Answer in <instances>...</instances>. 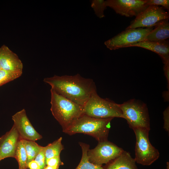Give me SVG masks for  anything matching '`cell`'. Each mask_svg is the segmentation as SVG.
Segmentation results:
<instances>
[{
	"mask_svg": "<svg viewBox=\"0 0 169 169\" xmlns=\"http://www.w3.org/2000/svg\"><path fill=\"white\" fill-rule=\"evenodd\" d=\"M44 81L58 94L83 106L97 92L93 80L83 77L78 74L72 76L54 75L44 78Z\"/></svg>",
	"mask_w": 169,
	"mask_h": 169,
	"instance_id": "obj_1",
	"label": "cell"
},
{
	"mask_svg": "<svg viewBox=\"0 0 169 169\" xmlns=\"http://www.w3.org/2000/svg\"><path fill=\"white\" fill-rule=\"evenodd\" d=\"M50 93V110L64 132L84 114V106L58 94L52 89Z\"/></svg>",
	"mask_w": 169,
	"mask_h": 169,
	"instance_id": "obj_2",
	"label": "cell"
},
{
	"mask_svg": "<svg viewBox=\"0 0 169 169\" xmlns=\"http://www.w3.org/2000/svg\"><path fill=\"white\" fill-rule=\"evenodd\" d=\"M113 119L96 118L84 114L64 132L69 135L80 133L86 134L92 136L98 142L107 141Z\"/></svg>",
	"mask_w": 169,
	"mask_h": 169,
	"instance_id": "obj_3",
	"label": "cell"
},
{
	"mask_svg": "<svg viewBox=\"0 0 169 169\" xmlns=\"http://www.w3.org/2000/svg\"><path fill=\"white\" fill-rule=\"evenodd\" d=\"M84 114L98 119L124 118L120 104L94 93L84 105Z\"/></svg>",
	"mask_w": 169,
	"mask_h": 169,
	"instance_id": "obj_4",
	"label": "cell"
},
{
	"mask_svg": "<svg viewBox=\"0 0 169 169\" xmlns=\"http://www.w3.org/2000/svg\"><path fill=\"white\" fill-rule=\"evenodd\" d=\"M124 117L133 130L143 128L150 131V119L148 108L144 102L135 99L120 104Z\"/></svg>",
	"mask_w": 169,
	"mask_h": 169,
	"instance_id": "obj_5",
	"label": "cell"
},
{
	"mask_svg": "<svg viewBox=\"0 0 169 169\" xmlns=\"http://www.w3.org/2000/svg\"><path fill=\"white\" fill-rule=\"evenodd\" d=\"M133 130L136 139L134 158L136 162L143 166L151 165L158 159L160 154L150 141V131L143 128Z\"/></svg>",
	"mask_w": 169,
	"mask_h": 169,
	"instance_id": "obj_6",
	"label": "cell"
},
{
	"mask_svg": "<svg viewBox=\"0 0 169 169\" xmlns=\"http://www.w3.org/2000/svg\"><path fill=\"white\" fill-rule=\"evenodd\" d=\"M153 29L152 27L125 29L105 41L104 44L111 50L129 47L132 44L144 41Z\"/></svg>",
	"mask_w": 169,
	"mask_h": 169,
	"instance_id": "obj_7",
	"label": "cell"
},
{
	"mask_svg": "<svg viewBox=\"0 0 169 169\" xmlns=\"http://www.w3.org/2000/svg\"><path fill=\"white\" fill-rule=\"evenodd\" d=\"M124 150L108 140L98 142L94 149L87 152L89 161L97 165L102 166L119 156Z\"/></svg>",
	"mask_w": 169,
	"mask_h": 169,
	"instance_id": "obj_8",
	"label": "cell"
},
{
	"mask_svg": "<svg viewBox=\"0 0 169 169\" xmlns=\"http://www.w3.org/2000/svg\"><path fill=\"white\" fill-rule=\"evenodd\" d=\"M169 14L163 8L157 6L150 5L140 13L126 29L138 28H151L159 22L168 19Z\"/></svg>",
	"mask_w": 169,
	"mask_h": 169,
	"instance_id": "obj_9",
	"label": "cell"
},
{
	"mask_svg": "<svg viewBox=\"0 0 169 169\" xmlns=\"http://www.w3.org/2000/svg\"><path fill=\"white\" fill-rule=\"evenodd\" d=\"M147 0H107L106 6L113 9L116 13L126 17H136L148 6Z\"/></svg>",
	"mask_w": 169,
	"mask_h": 169,
	"instance_id": "obj_10",
	"label": "cell"
},
{
	"mask_svg": "<svg viewBox=\"0 0 169 169\" xmlns=\"http://www.w3.org/2000/svg\"><path fill=\"white\" fill-rule=\"evenodd\" d=\"M12 120L21 139L36 141L42 138L33 126L24 109L13 115Z\"/></svg>",
	"mask_w": 169,
	"mask_h": 169,
	"instance_id": "obj_11",
	"label": "cell"
},
{
	"mask_svg": "<svg viewBox=\"0 0 169 169\" xmlns=\"http://www.w3.org/2000/svg\"><path fill=\"white\" fill-rule=\"evenodd\" d=\"M21 139L14 125L0 137V161L8 157L15 158L18 144Z\"/></svg>",
	"mask_w": 169,
	"mask_h": 169,
	"instance_id": "obj_12",
	"label": "cell"
},
{
	"mask_svg": "<svg viewBox=\"0 0 169 169\" xmlns=\"http://www.w3.org/2000/svg\"><path fill=\"white\" fill-rule=\"evenodd\" d=\"M0 65L4 70L22 74V61L17 54L5 45L0 48Z\"/></svg>",
	"mask_w": 169,
	"mask_h": 169,
	"instance_id": "obj_13",
	"label": "cell"
},
{
	"mask_svg": "<svg viewBox=\"0 0 169 169\" xmlns=\"http://www.w3.org/2000/svg\"><path fill=\"white\" fill-rule=\"evenodd\" d=\"M149 50L157 54L162 59L164 64L169 63V43L167 40L161 41H144L130 45Z\"/></svg>",
	"mask_w": 169,
	"mask_h": 169,
	"instance_id": "obj_14",
	"label": "cell"
},
{
	"mask_svg": "<svg viewBox=\"0 0 169 169\" xmlns=\"http://www.w3.org/2000/svg\"><path fill=\"white\" fill-rule=\"evenodd\" d=\"M136 163L130 153L124 150L103 167L104 169H138Z\"/></svg>",
	"mask_w": 169,
	"mask_h": 169,
	"instance_id": "obj_15",
	"label": "cell"
},
{
	"mask_svg": "<svg viewBox=\"0 0 169 169\" xmlns=\"http://www.w3.org/2000/svg\"><path fill=\"white\" fill-rule=\"evenodd\" d=\"M169 37L168 19L159 22L155 28L148 34L144 41H161L166 40Z\"/></svg>",
	"mask_w": 169,
	"mask_h": 169,
	"instance_id": "obj_16",
	"label": "cell"
},
{
	"mask_svg": "<svg viewBox=\"0 0 169 169\" xmlns=\"http://www.w3.org/2000/svg\"><path fill=\"white\" fill-rule=\"evenodd\" d=\"M82 151L81 160L75 169H104L103 166L95 165L90 162L88 159L87 152L90 145L87 144L79 142Z\"/></svg>",
	"mask_w": 169,
	"mask_h": 169,
	"instance_id": "obj_17",
	"label": "cell"
},
{
	"mask_svg": "<svg viewBox=\"0 0 169 169\" xmlns=\"http://www.w3.org/2000/svg\"><path fill=\"white\" fill-rule=\"evenodd\" d=\"M62 137L50 143L46 146L45 152V161L50 158L60 156L61 151L64 149L62 144Z\"/></svg>",
	"mask_w": 169,
	"mask_h": 169,
	"instance_id": "obj_18",
	"label": "cell"
},
{
	"mask_svg": "<svg viewBox=\"0 0 169 169\" xmlns=\"http://www.w3.org/2000/svg\"><path fill=\"white\" fill-rule=\"evenodd\" d=\"M23 140L27 156V164L34 160L44 146L38 145L35 141Z\"/></svg>",
	"mask_w": 169,
	"mask_h": 169,
	"instance_id": "obj_19",
	"label": "cell"
},
{
	"mask_svg": "<svg viewBox=\"0 0 169 169\" xmlns=\"http://www.w3.org/2000/svg\"><path fill=\"white\" fill-rule=\"evenodd\" d=\"M18 165V169H27L28 167L27 156L22 139L18 142L15 158Z\"/></svg>",
	"mask_w": 169,
	"mask_h": 169,
	"instance_id": "obj_20",
	"label": "cell"
},
{
	"mask_svg": "<svg viewBox=\"0 0 169 169\" xmlns=\"http://www.w3.org/2000/svg\"><path fill=\"white\" fill-rule=\"evenodd\" d=\"M91 6L93 8L95 14L100 18L105 17L104 11L107 8L105 1L92 0L90 1Z\"/></svg>",
	"mask_w": 169,
	"mask_h": 169,
	"instance_id": "obj_21",
	"label": "cell"
},
{
	"mask_svg": "<svg viewBox=\"0 0 169 169\" xmlns=\"http://www.w3.org/2000/svg\"><path fill=\"white\" fill-rule=\"evenodd\" d=\"M22 74L8 71L1 69L0 70V86L20 77Z\"/></svg>",
	"mask_w": 169,
	"mask_h": 169,
	"instance_id": "obj_22",
	"label": "cell"
},
{
	"mask_svg": "<svg viewBox=\"0 0 169 169\" xmlns=\"http://www.w3.org/2000/svg\"><path fill=\"white\" fill-rule=\"evenodd\" d=\"M46 148V146H44L43 148L34 159L38 164L40 169H44L46 166L45 156Z\"/></svg>",
	"mask_w": 169,
	"mask_h": 169,
	"instance_id": "obj_23",
	"label": "cell"
},
{
	"mask_svg": "<svg viewBox=\"0 0 169 169\" xmlns=\"http://www.w3.org/2000/svg\"><path fill=\"white\" fill-rule=\"evenodd\" d=\"M46 166L59 168L60 165H64L60 159V156L54 157L48 159L45 161Z\"/></svg>",
	"mask_w": 169,
	"mask_h": 169,
	"instance_id": "obj_24",
	"label": "cell"
},
{
	"mask_svg": "<svg viewBox=\"0 0 169 169\" xmlns=\"http://www.w3.org/2000/svg\"><path fill=\"white\" fill-rule=\"evenodd\" d=\"M146 3L148 6L161 5L169 11V1L168 0H147Z\"/></svg>",
	"mask_w": 169,
	"mask_h": 169,
	"instance_id": "obj_25",
	"label": "cell"
},
{
	"mask_svg": "<svg viewBox=\"0 0 169 169\" xmlns=\"http://www.w3.org/2000/svg\"><path fill=\"white\" fill-rule=\"evenodd\" d=\"M164 124L163 128L166 131H169V109L167 107L163 112Z\"/></svg>",
	"mask_w": 169,
	"mask_h": 169,
	"instance_id": "obj_26",
	"label": "cell"
},
{
	"mask_svg": "<svg viewBox=\"0 0 169 169\" xmlns=\"http://www.w3.org/2000/svg\"><path fill=\"white\" fill-rule=\"evenodd\" d=\"M28 167L29 169H40L38 164L34 160L28 163Z\"/></svg>",
	"mask_w": 169,
	"mask_h": 169,
	"instance_id": "obj_27",
	"label": "cell"
},
{
	"mask_svg": "<svg viewBox=\"0 0 169 169\" xmlns=\"http://www.w3.org/2000/svg\"><path fill=\"white\" fill-rule=\"evenodd\" d=\"M164 70L169 85V63L164 64Z\"/></svg>",
	"mask_w": 169,
	"mask_h": 169,
	"instance_id": "obj_28",
	"label": "cell"
},
{
	"mask_svg": "<svg viewBox=\"0 0 169 169\" xmlns=\"http://www.w3.org/2000/svg\"><path fill=\"white\" fill-rule=\"evenodd\" d=\"M56 167L46 166L44 169H58Z\"/></svg>",
	"mask_w": 169,
	"mask_h": 169,
	"instance_id": "obj_29",
	"label": "cell"
},
{
	"mask_svg": "<svg viewBox=\"0 0 169 169\" xmlns=\"http://www.w3.org/2000/svg\"><path fill=\"white\" fill-rule=\"evenodd\" d=\"M166 169H169V163L168 162L166 163Z\"/></svg>",
	"mask_w": 169,
	"mask_h": 169,
	"instance_id": "obj_30",
	"label": "cell"
},
{
	"mask_svg": "<svg viewBox=\"0 0 169 169\" xmlns=\"http://www.w3.org/2000/svg\"><path fill=\"white\" fill-rule=\"evenodd\" d=\"M1 66L0 65V70H1Z\"/></svg>",
	"mask_w": 169,
	"mask_h": 169,
	"instance_id": "obj_31",
	"label": "cell"
}]
</instances>
